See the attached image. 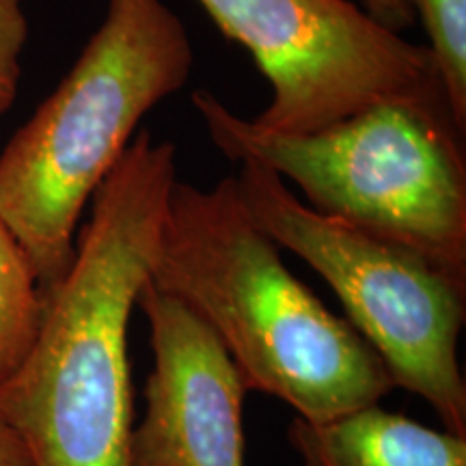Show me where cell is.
<instances>
[{"mask_svg":"<svg viewBox=\"0 0 466 466\" xmlns=\"http://www.w3.org/2000/svg\"><path fill=\"white\" fill-rule=\"evenodd\" d=\"M360 3L367 14L389 31L401 35L415 25V14L406 0H360Z\"/></svg>","mask_w":466,"mask_h":466,"instance_id":"cell-12","label":"cell"},{"mask_svg":"<svg viewBox=\"0 0 466 466\" xmlns=\"http://www.w3.org/2000/svg\"><path fill=\"white\" fill-rule=\"evenodd\" d=\"M288 441L302 466H466V436L378 404L322 423L294 417Z\"/></svg>","mask_w":466,"mask_h":466,"instance_id":"cell-8","label":"cell"},{"mask_svg":"<svg viewBox=\"0 0 466 466\" xmlns=\"http://www.w3.org/2000/svg\"><path fill=\"white\" fill-rule=\"evenodd\" d=\"M0 466H35L25 441L0 415Z\"/></svg>","mask_w":466,"mask_h":466,"instance_id":"cell-13","label":"cell"},{"mask_svg":"<svg viewBox=\"0 0 466 466\" xmlns=\"http://www.w3.org/2000/svg\"><path fill=\"white\" fill-rule=\"evenodd\" d=\"M192 61L184 22L162 0H108L78 61L3 149L0 218L42 289L67 275L85 206Z\"/></svg>","mask_w":466,"mask_h":466,"instance_id":"cell-3","label":"cell"},{"mask_svg":"<svg viewBox=\"0 0 466 466\" xmlns=\"http://www.w3.org/2000/svg\"><path fill=\"white\" fill-rule=\"evenodd\" d=\"M238 165L244 208L259 229L333 288L393 387L419 395L445 430L466 436V382L458 357L466 281L415 250L313 212L272 168L255 160Z\"/></svg>","mask_w":466,"mask_h":466,"instance_id":"cell-5","label":"cell"},{"mask_svg":"<svg viewBox=\"0 0 466 466\" xmlns=\"http://www.w3.org/2000/svg\"><path fill=\"white\" fill-rule=\"evenodd\" d=\"M25 0H0V115L11 108L20 83V56L28 39Z\"/></svg>","mask_w":466,"mask_h":466,"instance_id":"cell-11","label":"cell"},{"mask_svg":"<svg viewBox=\"0 0 466 466\" xmlns=\"http://www.w3.org/2000/svg\"><path fill=\"white\" fill-rule=\"evenodd\" d=\"M137 307L149 322L154 371L132 430V466H244L240 367L190 307L151 281Z\"/></svg>","mask_w":466,"mask_h":466,"instance_id":"cell-7","label":"cell"},{"mask_svg":"<svg viewBox=\"0 0 466 466\" xmlns=\"http://www.w3.org/2000/svg\"><path fill=\"white\" fill-rule=\"evenodd\" d=\"M149 281L217 333L248 391L305 421L374 406L393 389L376 350L288 270L236 175L212 188L175 179Z\"/></svg>","mask_w":466,"mask_h":466,"instance_id":"cell-2","label":"cell"},{"mask_svg":"<svg viewBox=\"0 0 466 466\" xmlns=\"http://www.w3.org/2000/svg\"><path fill=\"white\" fill-rule=\"evenodd\" d=\"M173 143L134 134L91 197L67 275L42 289L26 357L0 384V415L35 466H132V363L127 329L149 281L168 195Z\"/></svg>","mask_w":466,"mask_h":466,"instance_id":"cell-1","label":"cell"},{"mask_svg":"<svg viewBox=\"0 0 466 466\" xmlns=\"http://www.w3.org/2000/svg\"><path fill=\"white\" fill-rule=\"evenodd\" d=\"M272 86L255 124L309 134L382 100H445L428 46L389 31L352 0H197ZM450 104V102H447Z\"/></svg>","mask_w":466,"mask_h":466,"instance_id":"cell-6","label":"cell"},{"mask_svg":"<svg viewBox=\"0 0 466 466\" xmlns=\"http://www.w3.org/2000/svg\"><path fill=\"white\" fill-rule=\"evenodd\" d=\"M190 100L225 158L272 168L313 212L466 281L464 132L445 100H382L309 134L266 130L203 89Z\"/></svg>","mask_w":466,"mask_h":466,"instance_id":"cell-4","label":"cell"},{"mask_svg":"<svg viewBox=\"0 0 466 466\" xmlns=\"http://www.w3.org/2000/svg\"><path fill=\"white\" fill-rule=\"evenodd\" d=\"M428 33L439 78L460 130H466V0H406Z\"/></svg>","mask_w":466,"mask_h":466,"instance_id":"cell-10","label":"cell"},{"mask_svg":"<svg viewBox=\"0 0 466 466\" xmlns=\"http://www.w3.org/2000/svg\"><path fill=\"white\" fill-rule=\"evenodd\" d=\"M42 319V288L25 248L0 218V384L31 350Z\"/></svg>","mask_w":466,"mask_h":466,"instance_id":"cell-9","label":"cell"}]
</instances>
